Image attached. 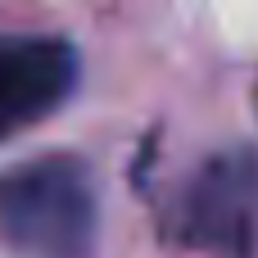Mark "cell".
<instances>
[{
    "label": "cell",
    "instance_id": "6da1fadb",
    "mask_svg": "<svg viewBox=\"0 0 258 258\" xmlns=\"http://www.w3.org/2000/svg\"><path fill=\"white\" fill-rule=\"evenodd\" d=\"M0 240L23 258H91L100 186L86 159L41 154L0 172Z\"/></svg>",
    "mask_w": 258,
    "mask_h": 258
},
{
    "label": "cell",
    "instance_id": "7a4b0ae2",
    "mask_svg": "<svg viewBox=\"0 0 258 258\" xmlns=\"http://www.w3.org/2000/svg\"><path fill=\"white\" fill-rule=\"evenodd\" d=\"M258 218V163L249 154L209 159L177 200V240L218 258H249Z\"/></svg>",
    "mask_w": 258,
    "mask_h": 258
},
{
    "label": "cell",
    "instance_id": "3957f363",
    "mask_svg": "<svg viewBox=\"0 0 258 258\" xmlns=\"http://www.w3.org/2000/svg\"><path fill=\"white\" fill-rule=\"evenodd\" d=\"M77 50L63 36L0 32V141L45 122L77 91Z\"/></svg>",
    "mask_w": 258,
    "mask_h": 258
}]
</instances>
